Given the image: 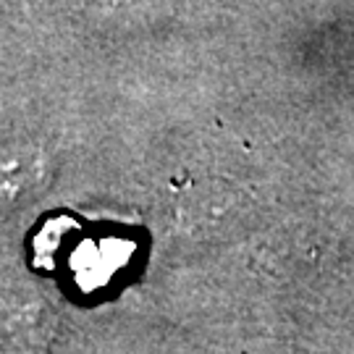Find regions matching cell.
<instances>
[{"instance_id": "1", "label": "cell", "mask_w": 354, "mask_h": 354, "mask_svg": "<svg viewBox=\"0 0 354 354\" xmlns=\"http://www.w3.org/2000/svg\"><path fill=\"white\" fill-rule=\"evenodd\" d=\"M50 178V165L35 147L0 152V213L39 192Z\"/></svg>"}]
</instances>
